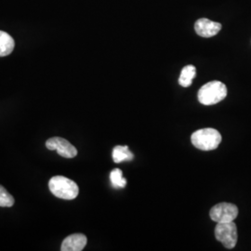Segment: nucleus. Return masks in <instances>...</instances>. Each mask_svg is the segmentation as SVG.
Wrapping results in <instances>:
<instances>
[{
  "instance_id": "7ed1b4c3",
  "label": "nucleus",
  "mask_w": 251,
  "mask_h": 251,
  "mask_svg": "<svg viewBox=\"0 0 251 251\" xmlns=\"http://www.w3.org/2000/svg\"><path fill=\"white\" fill-rule=\"evenodd\" d=\"M49 188L56 198L65 200H73L76 198L79 193L77 184L72 179L63 176H55L50 179Z\"/></svg>"
},
{
  "instance_id": "39448f33",
  "label": "nucleus",
  "mask_w": 251,
  "mask_h": 251,
  "mask_svg": "<svg viewBox=\"0 0 251 251\" xmlns=\"http://www.w3.org/2000/svg\"><path fill=\"white\" fill-rule=\"evenodd\" d=\"M209 215L217 224L231 223L238 216V207L231 203H220L210 209Z\"/></svg>"
},
{
  "instance_id": "6e6552de",
  "label": "nucleus",
  "mask_w": 251,
  "mask_h": 251,
  "mask_svg": "<svg viewBox=\"0 0 251 251\" xmlns=\"http://www.w3.org/2000/svg\"><path fill=\"white\" fill-rule=\"evenodd\" d=\"M88 242L87 236L83 233H74L67 236L62 244V251H81Z\"/></svg>"
},
{
  "instance_id": "1a4fd4ad",
  "label": "nucleus",
  "mask_w": 251,
  "mask_h": 251,
  "mask_svg": "<svg viewBox=\"0 0 251 251\" xmlns=\"http://www.w3.org/2000/svg\"><path fill=\"white\" fill-rule=\"evenodd\" d=\"M14 39L9 34L0 31V57L9 55L14 50Z\"/></svg>"
},
{
  "instance_id": "0eeeda50",
  "label": "nucleus",
  "mask_w": 251,
  "mask_h": 251,
  "mask_svg": "<svg viewBox=\"0 0 251 251\" xmlns=\"http://www.w3.org/2000/svg\"><path fill=\"white\" fill-rule=\"evenodd\" d=\"M222 29V25L206 18L199 19L195 24V30L198 36L202 37H212L216 36Z\"/></svg>"
},
{
  "instance_id": "f8f14e48",
  "label": "nucleus",
  "mask_w": 251,
  "mask_h": 251,
  "mask_svg": "<svg viewBox=\"0 0 251 251\" xmlns=\"http://www.w3.org/2000/svg\"><path fill=\"white\" fill-rule=\"evenodd\" d=\"M111 183L115 188H124L126 185V179L123 178V172L119 169H115L110 174Z\"/></svg>"
},
{
  "instance_id": "9d476101",
  "label": "nucleus",
  "mask_w": 251,
  "mask_h": 251,
  "mask_svg": "<svg viewBox=\"0 0 251 251\" xmlns=\"http://www.w3.org/2000/svg\"><path fill=\"white\" fill-rule=\"evenodd\" d=\"M113 160L115 163H121L123 161H130L133 159L134 154L129 151L128 146H116L113 150Z\"/></svg>"
},
{
  "instance_id": "20e7f679",
  "label": "nucleus",
  "mask_w": 251,
  "mask_h": 251,
  "mask_svg": "<svg viewBox=\"0 0 251 251\" xmlns=\"http://www.w3.org/2000/svg\"><path fill=\"white\" fill-rule=\"evenodd\" d=\"M215 237L226 249L232 250L238 239L236 225L233 222L218 224L215 228Z\"/></svg>"
},
{
  "instance_id": "f03ea898",
  "label": "nucleus",
  "mask_w": 251,
  "mask_h": 251,
  "mask_svg": "<svg viewBox=\"0 0 251 251\" xmlns=\"http://www.w3.org/2000/svg\"><path fill=\"white\" fill-rule=\"evenodd\" d=\"M227 96V88L221 81H211L202 86L198 91V98L203 105H213L225 100Z\"/></svg>"
},
{
  "instance_id": "423d86ee",
  "label": "nucleus",
  "mask_w": 251,
  "mask_h": 251,
  "mask_svg": "<svg viewBox=\"0 0 251 251\" xmlns=\"http://www.w3.org/2000/svg\"><path fill=\"white\" fill-rule=\"evenodd\" d=\"M46 147L50 151L56 150L64 158H73L77 154L76 148L67 140L61 137H53L49 139L46 143Z\"/></svg>"
},
{
  "instance_id": "9b49d317",
  "label": "nucleus",
  "mask_w": 251,
  "mask_h": 251,
  "mask_svg": "<svg viewBox=\"0 0 251 251\" xmlns=\"http://www.w3.org/2000/svg\"><path fill=\"white\" fill-rule=\"evenodd\" d=\"M197 69L194 65H187L182 68L179 75V85L183 88H188L192 85L193 79L196 77Z\"/></svg>"
},
{
  "instance_id": "f257e3e1",
  "label": "nucleus",
  "mask_w": 251,
  "mask_h": 251,
  "mask_svg": "<svg viewBox=\"0 0 251 251\" xmlns=\"http://www.w3.org/2000/svg\"><path fill=\"white\" fill-rule=\"evenodd\" d=\"M191 142L199 150L212 151L219 147L222 142V135L215 128H201L192 134Z\"/></svg>"
},
{
  "instance_id": "ddd939ff",
  "label": "nucleus",
  "mask_w": 251,
  "mask_h": 251,
  "mask_svg": "<svg viewBox=\"0 0 251 251\" xmlns=\"http://www.w3.org/2000/svg\"><path fill=\"white\" fill-rule=\"evenodd\" d=\"M14 205V198L9 192L0 185V206L9 207Z\"/></svg>"
}]
</instances>
